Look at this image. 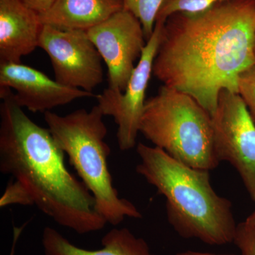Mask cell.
Masks as SVG:
<instances>
[{
    "mask_svg": "<svg viewBox=\"0 0 255 255\" xmlns=\"http://www.w3.org/2000/svg\"><path fill=\"white\" fill-rule=\"evenodd\" d=\"M136 172L165 198L167 219L181 237L209 246L233 243L232 204L211 186L209 171L194 168L157 147L140 142Z\"/></svg>",
    "mask_w": 255,
    "mask_h": 255,
    "instance_id": "cell-3",
    "label": "cell"
},
{
    "mask_svg": "<svg viewBox=\"0 0 255 255\" xmlns=\"http://www.w3.org/2000/svg\"><path fill=\"white\" fill-rule=\"evenodd\" d=\"M38 47L49 56L61 85L92 92L103 82V60L87 31L43 25Z\"/></svg>",
    "mask_w": 255,
    "mask_h": 255,
    "instance_id": "cell-7",
    "label": "cell"
},
{
    "mask_svg": "<svg viewBox=\"0 0 255 255\" xmlns=\"http://www.w3.org/2000/svg\"><path fill=\"white\" fill-rule=\"evenodd\" d=\"M0 87L14 90L15 102L30 112H46L81 98L95 97L93 92L61 85L36 69L19 63H0Z\"/></svg>",
    "mask_w": 255,
    "mask_h": 255,
    "instance_id": "cell-10",
    "label": "cell"
},
{
    "mask_svg": "<svg viewBox=\"0 0 255 255\" xmlns=\"http://www.w3.org/2000/svg\"><path fill=\"white\" fill-rule=\"evenodd\" d=\"M233 243L239 248L241 255H255V228L246 221L239 223Z\"/></svg>",
    "mask_w": 255,
    "mask_h": 255,
    "instance_id": "cell-17",
    "label": "cell"
},
{
    "mask_svg": "<svg viewBox=\"0 0 255 255\" xmlns=\"http://www.w3.org/2000/svg\"><path fill=\"white\" fill-rule=\"evenodd\" d=\"M224 1L226 0H164L156 21L165 22L169 16L175 13L199 12Z\"/></svg>",
    "mask_w": 255,
    "mask_h": 255,
    "instance_id": "cell-15",
    "label": "cell"
},
{
    "mask_svg": "<svg viewBox=\"0 0 255 255\" xmlns=\"http://www.w3.org/2000/svg\"><path fill=\"white\" fill-rule=\"evenodd\" d=\"M87 32L108 68L109 88L124 92L147 43L141 23L123 9Z\"/></svg>",
    "mask_w": 255,
    "mask_h": 255,
    "instance_id": "cell-9",
    "label": "cell"
},
{
    "mask_svg": "<svg viewBox=\"0 0 255 255\" xmlns=\"http://www.w3.org/2000/svg\"><path fill=\"white\" fill-rule=\"evenodd\" d=\"M39 14L22 0H0V63H19L39 43Z\"/></svg>",
    "mask_w": 255,
    "mask_h": 255,
    "instance_id": "cell-11",
    "label": "cell"
},
{
    "mask_svg": "<svg viewBox=\"0 0 255 255\" xmlns=\"http://www.w3.org/2000/svg\"><path fill=\"white\" fill-rule=\"evenodd\" d=\"M211 119L218 159L238 171L255 204V124L241 96L222 90Z\"/></svg>",
    "mask_w": 255,
    "mask_h": 255,
    "instance_id": "cell-6",
    "label": "cell"
},
{
    "mask_svg": "<svg viewBox=\"0 0 255 255\" xmlns=\"http://www.w3.org/2000/svg\"><path fill=\"white\" fill-rule=\"evenodd\" d=\"M255 0H226L166 20L153 65L163 85L187 94L211 117L222 90L237 92L255 64Z\"/></svg>",
    "mask_w": 255,
    "mask_h": 255,
    "instance_id": "cell-1",
    "label": "cell"
},
{
    "mask_svg": "<svg viewBox=\"0 0 255 255\" xmlns=\"http://www.w3.org/2000/svg\"><path fill=\"white\" fill-rule=\"evenodd\" d=\"M104 117L98 105L89 112L80 109L65 116L44 113L48 130L93 195L99 214L107 223L117 226L127 217L141 219L142 214L114 187L107 162L111 148L105 141Z\"/></svg>",
    "mask_w": 255,
    "mask_h": 255,
    "instance_id": "cell-4",
    "label": "cell"
},
{
    "mask_svg": "<svg viewBox=\"0 0 255 255\" xmlns=\"http://www.w3.org/2000/svg\"><path fill=\"white\" fill-rule=\"evenodd\" d=\"M28 223V222L24 223V224H23V226H21V227H16V226H14V228H13V243L9 255H15V250H16V243H17L18 238H19L21 233H22L23 230L24 229L25 226H26Z\"/></svg>",
    "mask_w": 255,
    "mask_h": 255,
    "instance_id": "cell-19",
    "label": "cell"
},
{
    "mask_svg": "<svg viewBox=\"0 0 255 255\" xmlns=\"http://www.w3.org/2000/svg\"><path fill=\"white\" fill-rule=\"evenodd\" d=\"M124 9L131 12L141 23L146 41L150 39L159 9L164 0H122Z\"/></svg>",
    "mask_w": 255,
    "mask_h": 255,
    "instance_id": "cell-14",
    "label": "cell"
},
{
    "mask_svg": "<svg viewBox=\"0 0 255 255\" xmlns=\"http://www.w3.org/2000/svg\"><path fill=\"white\" fill-rule=\"evenodd\" d=\"M22 1L38 14H42L50 9L55 0H22Z\"/></svg>",
    "mask_w": 255,
    "mask_h": 255,
    "instance_id": "cell-18",
    "label": "cell"
},
{
    "mask_svg": "<svg viewBox=\"0 0 255 255\" xmlns=\"http://www.w3.org/2000/svg\"><path fill=\"white\" fill-rule=\"evenodd\" d=\"M238 93L244 102L255 124V64L240 75Z\"/></svg>",
    "mask_w": 255,
    "mask_h": 255,
    "instance_id": "cell-16",
    "label": "cell"
},
{
    "mask_svg": "<svg viewBox=\"0 0 255 255\" xmlns=\"http://www.w3.org/2000/svg\"><path fill=\"white\" fill-rule=\"evenodd\" d=\"M175 255H215L211 253H200V252L186 251L177 253Z\"/></svg>",
    "mask_w": 255,
    "mask_h": 255,
    "instance_id": "cell-20",
    "label": "cell"
},
{
    "mask_svg": "<svg viewBox=\"0 0 255 255\" xmlns=\"http://www.w3.org/2000/svg\"><path fill=\"white\" fill-rule=\"evenodd\" d=\"M139 132L194 168L210 171L220 163L211 116L193 97L175 89L162 85L146 100Z\"/></svg>",
    "mask_w": 255,
    "mask_h": 255,
    "instance_id": "cell-5",
    "label": "cell"
},
{
    "mask_svg": "<svg viewBox=\"0 0 255 255\" xmlns=\"http://www.w3.org/2000/svg\"><path fill=\"white\" fill-rule=\"evenodd\" d=\"M164 22L156 21L153 33L142 50L124 92L107 88L97 95L104 115L114 119L118 127L117 141L120 150L127 151L136 145L140 119L145 105L147 86L153 72Z\"/></svg>",
    "mask_w": 255,
    "mask_h": 255,
    "instance_id": "cell-8",
    "label": "cell"
},
{
    "mask_svg": "<svg viewBox=\"0 0 255 255\" xmlns=\"http://www.w3.org/2000/svg\"></svg>",
    "mask_w": 255,
    "mask_h": 255,
    "instance_id": "cell-22",
    "label": "cell"
},
{
    "mask_svg": "<svg viewBox=\"0 0 255 255\" xmlns=\"http://www.w3.org/2000/svg\"><path fill=\"white\" fill-rule=\"evenodd\" d=\"M0 87V172L9 174L34 206L57 224L80 235L103 229L95 198L67 169L65 152L48 128L34 123Z\"/></svg>",
    "mask_w": 255,
    "mask_h": 255,
    "instance_id": "cell-2",
    "label": "cell"
},
{
    "mask_svg": "<svg viewBox=\"0 0 255 255\" xmlns=\"http://www.w3.org/2000/svg\"><path fill=\"white\" fill-rule=\"evenodd\" d=\"M42 244L45 255H156L145 240L137 238L127 228H113L102 238L103 248L90 251L72 244L56 230L44 228Z\"/></svg>",
    "mask_w": 255,
    "mask_h": 255,
    "instance_id": "cell-13",
    "label": "cell"
},
{
    "mask_svg": "<svg viewBox=\"0 0 255 255\" xmlns=\"http://www.w3.org/2000/svg\"><path fill=\"white\" fill-rule=\"evenodd\" d=\"M123 9L122 0H55L49 9L38 14L43 25L87 31Z\"/></svg>",
    "mask_w": 255,
    "mask_h": 255,
    "instance_id": "cell-12",
    "label": "cell"
},
{
    "mask_svg": "<svg viewBox=\"0 0 255 255\" xmlns=\"http://www.w3.org/2000/svg\"><path fill=\"white\" fill-rule=\"evenodd\" d=\"M246 222L248 223V225H250V226L255 228V210L254 212H253L251 216L247 218Z\"/></svg>",
    "mask_w": 255,
    "mask_h": 255,
    "instance_id": "cell-21",
    "label": "cell"
}]
</instances>
